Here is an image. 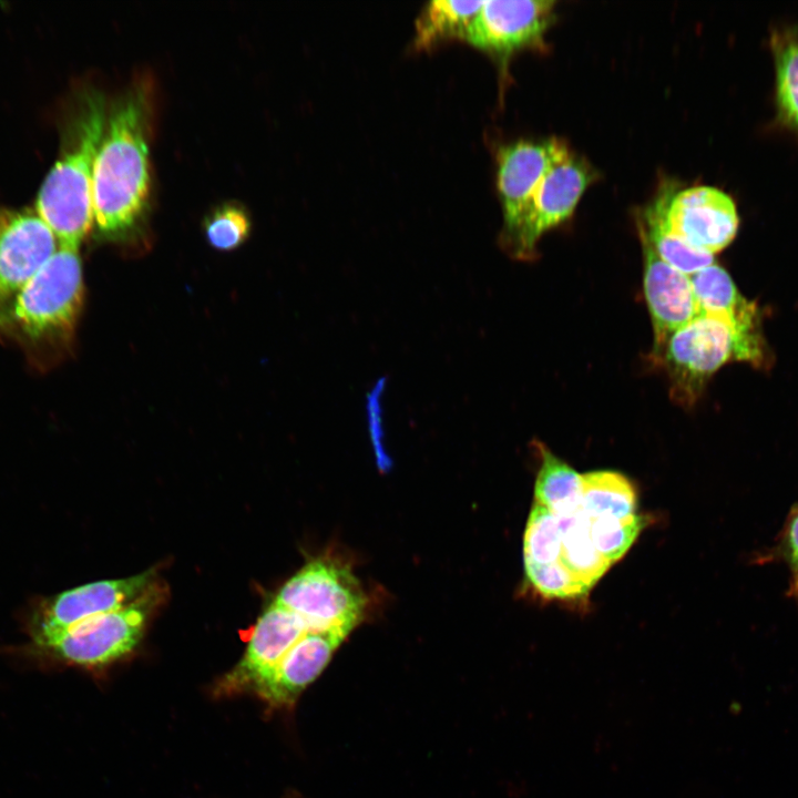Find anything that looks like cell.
Listing matches in <instances>:
<instances>
[{
	"label": "cell",
	"instance_id": "ba28073f",
	"mask_svg": "<svg viewBox=\"0 0 798 798\" xmlns=\"http://www.w3.org/2000/svg\"><path fill=\"white\" fill-rule=\"evenodd\" d=\"M593 177L587 164L569 150L535 188L516 228L502 239L505 249L515 258L532 257L541 236L572 215Z\"/></svg>",
	"mask_w": 798,
	"mask_h": 798
},
{
	"label": "cell",
	"instance_id": "5b68a950",
	"mask_svg": "<svg viewBox=\"0 0 798 798\" xmlns=\"http://www.w3.org/2000/svg\"><path fill=\"white\" fill-rule=\"evenodd\" d=\"M659 358L669 378L672 398L684 406L693 405L708 379L736 359L733 319L699 314L668 338Z\"/></svg>",
	"mask_w": 798,
	"mask_h": 798
},
{
	"label": "cell",
	"instance_id": "d6986e66",
	"mask_svg": "<svg viewBox=\"0 0 798 798\" xmlns=\"http://www.w3.org/2000/svg\"><path fill=\"white\" fill-rule=\"evenodd\" d=\"M582 509L592 516L625 519L636 514L637 492L622 473L608 470L582 474Z\"/></svg>",
	"mask_w": 798,
	"mask_h": 798
},
{
	"label": "cell",
	"instance_id": "9a60e30c",
	"mask_svg": "<svg viewBox=\"0 0 798 798\" xmlns=\"http://www.w3.org/2000/svg\"><path fill=\"white\" fill-rule=\"evenodd\" d=\"M348 634L307 632L253 688L273 705H289L326 667Z\"/></svg>",
	"mask_w": 798,
	"mask_h": 798
},
{
	"label": "cell",
	"instance_id": "30bf717a",
	"mask_svg": "<svg viewBox=\"0 0 798 798\" xmlns=\"http://www.w3.org/2000/svg\"><path fill=\"white\" fill-rule=\"evenodd\" d=\"M665 216L674 234L694 248L712 255L725 248L738 229L734 201L710 186L674 191Z\"/></svg>",
	"mask_w": 798,
	"mask_h": 798
},
{
	"label": "cell",
	"instance_id": "603a6c76",
	"mask_svg": "<svg viewBox=\"0 0 798 798\" xmlns=\"http://www.w3.org/2000/svg\"><path fill=\"white\" fill-rule=\"evenodd\" d=\"M587 516L595 549L612 564L624 556L647 524V518L637 513L625 519Z\"/></svg>",
	"mask_w": 798,
	"mask_h": 798
},
{
	"label": "cell",
	"instance_id": "8992f818",
	"mask_svg": "<svg viewBox=\"0 0 798 798\" xmlns=\"http://www.w3.org/2000/svg\"><path fill=\"white\" fill-rule=\"evenodd\" d=\"M158 596L160 592L153 586L132 603L82 622L33 647L72 665L90 667L109 664L137 645Z\"/></svg>",
	"mask_w": 798,
	"mask_h": 798
},
{
	"label": "cell",
	"instance_id": "4fadbf2b",
	"mask_svg": "<svg viewBox=\"0 0 798 798\" xmlns=\"http://www.w3.org/2000/svg\"><path fill=\"white\" fill-rule=\"evenodd\" d=\"M644 252V294L654 330V356L659 357L668 338L700 311L689 276L665 263L641 236Z\"/></svg>",
	"mask_w": 798,
	"mask_h": 798
},
{
	"label": "cell",
	"instance_id": "ffe728a7",
	"mask_svg": "<svg viewBox=\"0 0 798 798\" xmlns=\"http://www.w3.org/2000/svg\"><path fill=\"white\" fill-rule=\"evenodd\" d=\"M483 1L437 0L429 2L417 20L415 44L428 48L442 40L464 39Z\"/></svg>",
	"mask_w": 798,
	"mask_h": 798
},
{
	"label": "cell",
	"instance_id": "4316f807",
	"mask_svg": "<svg viewBox=\"0 0 798 798\" xmlns=\"http://www.w3.org/2000/svg\"><path fill=\"white\" fill-rule=\"evenodd\" d=\"M775 552L789 571L787 595L798 598V504L790 509L786 518Z\"/></svg>",
	"mask_w": 798,
	"mask_h": 798
},
{
	"label": "cell",
	"instance_id": "6da1fadb",
	"mask_svg": "<svg viewBox=\"0 0 798 798\" xmlns=\"http://www.w3.org/2000/svg\"><path fill=\"white\" fill-rule=\"evenodd\" d=\"M151 104L143 83L130 88L108 116L92 177L93 221L108 238H121L149 207Z\"/></svg>",
	"mask_w": 798,
	"mask_h": 798
},
{
	"label": "cell",
	"instance_id": "3957f363",
	"mask_svg": "<svg viewBox=\"0 0 798 798\" xmlns=\"http://www.w3.org/2000/svg\"><path fill=\"white\" fill-rule=\"evenodd\" d=\"M84 298L78 250L60 246L41 269L0 308V337L44 362L73 335Z\"/></svg>",
	"mask_w": 798,
	"mask_h": 798
},
{
	"label": "cell",
	"instance_id": "5bb4252c",
	"mask_svg": "<svg viewBox=\"0 0 798 798\" xmlns=\"http://www.w3.org/2000/svg\"><path fill=\"white\" fill-rule=\"evenodd\" d=\"M307 632L299 616L272 603L258 618L242 659L224 685L231 689L253 688Z\"/></svg>",
	"mask_w": 798,
	"mask_h": 798
},
{
	"label": "cell",
	"instance_id": "cb8c5ba5",
	"mask_svg": "<svg viewBox=\"0 0 798 798\" xmlns=\"http://www.w3.org/2000/svg\"><path fill=\"white\" fill-rule=\"evenodd\" d=\"M775 55L780 115L798 131V37L780 40Z\"/></svg>",
	"mask_w": 798,
	"mask_h": 798
},
{
	"label": "cell",
	"instance_id": "8fae6325",
	"mask_svg": "<svg viewBox=\"0 0 798 798\" xmlns=\"http://www.w3.org/2000/svg\"><path fill=\"white\" fill-rule=\"evenodd\" d=\"M554 1L488 0L470 23L464 40L497 54L538 44L553 18Z\"/></svg>",
	"mask_w": 798,
	"mask_h": 798
},
{
	"label": "cell",
	"instance_id": "7a4b0ae2",
	"mask_svg": "<svg viewBox=\"0 0 798 798\" xmlns=\"http://www.w3.org/2000/svg\"><path fill=\"white\" fill-rule=\"evenodd\" d=\"M106 121L100 92L90 90L80 96L60 156L38 192L35 209L62 247L78 250L91 229L93 167Z\"/></svg>",
	"mask_w": 798,
	"mask_h": 798
},
{
	"label": "cell",
	"instance_id": "d4e9b609",
	"mask_svg": "<svg viewBox=\"0 0 798 798\" xmlns=\"http://www.w3.org/2000/svg\"><path fill=\"white\" fill-rule=\"evenodd\" d=\"M208 243L219 250L241 246L249 235L250 218L247 211L236 203L216 206L204 221Z\"/></svg>",
	"mask_w": 798,
	"mask_h": 798
},
{
	"label": "cell",
	"instance_id": "9c48e42d",
	"mask_svg": "<svg viewBox=\"0 0 798 798\" xmlns=\"http://www.w3.org/2000/svg\"><path fill=\"white\" fill-rule=\"evenodd\" d=\"M58 250V239L32 207L0 205V308Z\"/></svg>",
	"mask_w": 798,
	"mask_h": 798
},
{
	"label": "cell",
	"instance_id": "ac0fdd59",
	"mask_svg": "<svg viewBox=\"0 0 798 798\" xmlns=\"http://www.w3.org/2000/svg\"><path fill=\"white\" fill-rule=\"evenodd\" d=\"M538 448L541 466L534 484V502L557 518L574 513L582 503V474L542 443H538Z\"/></svg>",
	"mask_w": 798,
	"mask_h": 798
},
{
	"label": "cell",
	"instance_id": "2e32d148",
	"mask_svg": "<svg viewBox=\"0 0 798 798\" xmlns=\"http://www.w3.org/2000/svg\"><path fill=\"white\" fill-rule=\"evenodd\" d=\"M673 192V186H665L646 208L644 225L640 227L641 236L665 263L690 276L714 264V255L694 248L669 229L665 212Z\"/></svg>",
	"mask_w": 798,
	"mask_h": 798
},
{
	"label": "cell",
	"instance_id": "277c9868",
	"mask_svg": "<svg viewBox=\"0 0 798 798\" xmlns=\"http://www.w3.org/2000/svg\"><path fill=\"white\" fill-rule=\"evenodd\" d=\"M273 603L299 616L311 632L349 634L362 618L366 598L348 566L317 559L291 576Z\"/></svg>",
	"mask_w": 798,
	"mask_h": 798
},
{
	"label": "cell",
	"instance_id": "44dd1931",
	"mask_svg": "<svg viewBox=\"0 0 798 798\" xmlns=\"http://www.w3.org/2000/svg\"><path fill=\"white\" fill-rule=\"evenodd\" d=\"M689 280L700 314L723 315L733 319L746 303L728 273L716 264L694 273Z\"/></svg>",
	"mask_w": 798,
	"mask_h": 798
},
{
	"label": "cell",
	"instance_id": "484cf974",
	"mask_svg": "<svg viewBox=\"0 0 798 798\" xmlns=\"http://www.w3.org/2000/svg\"><path fill=\"white\" fill-rule=\"evenodd\" d=\"M525 575L534 590L546 598L576 600L589 591L560 562L549 564H524Z\"/></svg>",
	"mask_w": 798,
	"mask_h": 798
},
{
	"label": "cell",
	"instance_id": "e0dca14e",
	"mask_svg": "<svg viewBox=\"0 0 798 798\" xmlns=\"http://www.w3.org/2000/svg\"><path fill=\"white\" fill-rule=\"evenodd\" d=\"M556 519L562 538L559 561L590 592L612 563L595 549L590 536L589 516L582 505L574 513Z\"/></svg>",
	"mask_w": 798,
	"mask_h": 798
},
{
	"label": "cell",
	"instance_id": "7402d4cb",
	"mask_svg": "<svg viewBox=\"0 0 798 798\" xmlns=\"http://www.w3.org/2000/svg\"><path fill=\"white\" fill-rule=\"evenodd\" d=\"M561 531L556 516L545 507L534 502L529 514L523 538L524 564H549L560 560Z\"/></svg>",
	"mask_w": 798,
	"mask_h": 798
},
{
	"label": "cell",
	"instance_id": "52a82bcc",
	"mask_svg": "<svg viewBox=\"0 0 798 798\" xmlns=\"http://www.w3.org/2000/svg\"><path fill=\"white\" fill-rule=\"evenodd\" d=\"M154 573L78 586L39 602L28 621L33 645L51 641L90 618L121 608L154 586Z\"/></svg>",
	"mask_w": 798,
	"mask_h": 798
},
{
	"label": "cell",
	"instance_id": "7c38bea8",
	"mask_svg": "<svg viewBox=\"0 0 798 798\" xmlns=\"http://www.w3.org/2000/svg\"><path fill=\"white\" fill-rule=\"evenodd\" d=\"M567 151L559 140L520 141L500 150L497 178L504 219L502 239L516 228L535 188Z\"/></svg>",
	"mask_w": 798,
	"mask_h": 798
}]
</instances>
